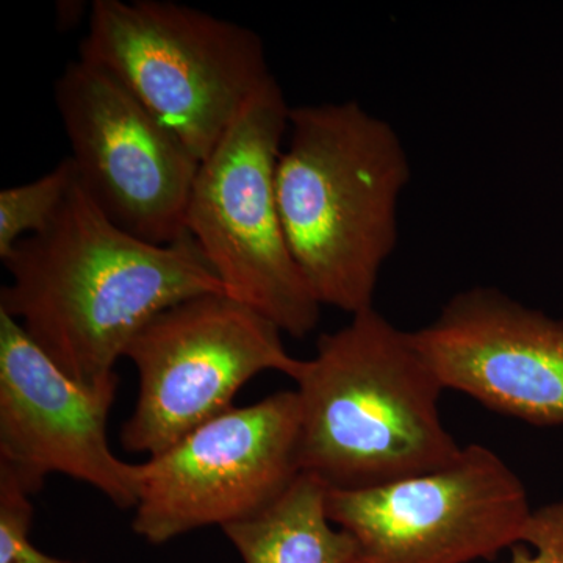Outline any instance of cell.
<instances>
[{
    "instance_id": "10",
    "label": "cell",
    "mask_w": 563,
    "mask_h": 563,
    "mask_svg": "<svg viewBox=\"0 0 563 563\" xmlns=\"http://www.w3.org/2000/svg\"><path fill=\"white\" fill-rule=\"evenodd\" d=\"M113 402L70 379L20 322L0 312V466L35 493L47 476L63 474L133 510L140 463L122 462L111 450Z\"/></svg>"
},
{
    "instance_id": "12",
    "label": "cell",
    "mask_w": 563,
    "mask_h": 563,
    "mask_svg": "<svg viewBox=\"0 0 563 563\" xmlns=\"http://www.w3.org/2000/svg\"><path fill=\"white\" fill-rule=\"evenodd\" d=\"M329 490L301 473L279 498L222 528L243 563H351L350 533L332 523Z\"/></svg>"
},
{
    "instance_id": "2",
    "label": "cell",
    "mask_w": 563,
    "mask_h": 563,
    "mask_svg": "<svg viewBox=\"0 0 563 563\" xmlns=\"http://www.w3.org/2000/svg\"><path fill=\"white\" fill-rule=\"evenodd\" d=\"M301 468L331 492H358L437 472L463 446L440 415L442 380L413 332L374 307L324 333L296 374Z\"/></svg>"
},
{
    "instance_id": "7",
    "label": "cell",
    "mask_w": 563,
    "mask_h": 563,
    "mask_svg": "<svg viewBox=\"0 0 563 563\" xmlns=\"http://www.w3.org/2000/svg\"><path fill=\"white\" fill-rule=\"evenodd\" d=\"M301 404L277 391L195 429L140 463L132 528L152 544L236 523L287 490L301 468Z\"/></svg>"
},
{
    "instance_id": "9",
    "label": "cell",
    "mask_w": 563,
    "mask_h": 563,
    "mask_svg": "<svg viewBox=\"0 0 563 563\" xmlns=\"http://www.w3.org/2000/svg\"><path fill=\"white\" fill-rule=\"evenodd\" d=\"M79 184L113 224L152 244L187 239L196 161L109 70L70 62L54 87Z\"/></svg>"
},
{
    "instance_id": "5",
    "label": "cell",
    "mask_w": 563,
    "mask_h": 563,
    "mask_svg": "<svg viewBox=\"0 0 563 563\" xmlns=\"http://www.w3.org/2000/svg\"><path fill=\"white\" fill-rule=\"evenodd\" d=\"M290 110L276 77L255 92L199 166L187 232L225 295L303 339L317 328L321 306L292 258L277 206Z\"/></svg>"
},
{
    "instance_id": "8",
    "label": "cell",
    "mask_w": 563,
    "mask_h": 563,
    "mask_svg": "<svg viewBox=\"0 0 563 563\" xmlns=\"http://www.w3.org/2000/svg\"><path fill=\"white\" fill-rule=\"evenodd\" d=\"M328 512L354 540L351 563H470L520 544L532 509L514 470L490 448L468 444L437 472L329 490Z\"/></svg>"
},
{
    "instance_id": "13",
    "label": "cell",
    "mask_w": 563,
    "mask_h": 563,
    "mask_svg": "<svg viewBox=\"0 0 563 563\" xmlns=\"http://www.w3.org/2000/svg\"><path fill=\"white\" fill-rule=\"evenodd\" d=\"M77 181L76 166L66 157L38 179L0 191V258L21 240L46 231Z\"/></svg>"
},
{
    "instance_id": "14",
    "label": "cell",
    "mask_w": 563,
    "mask_h": 563,
    "mask_svg": "<svg viewBox=\"0 0 563 563\" xmlns=\"http://www.w3.org/2000/svg\"><path fill=\"white\" fill-rule=\"evenodd\" d=\"M35 492L0 466V563H80L54 558L32 542Z\"/></svg>"
},
{
    "instance_id": "4",
    "label": "cell",
    "mask_w": 563,
    "mask_h": 563,
    "mask_svg": "<svg viewBox=\"0 0 563 563\" xmlns=\"http://www.w3.org/2000/svg\"><path fill=\"white\" fill-rule=\"evenodd\" d=\"M80 58L117 77L199 162L274 77L258 33L168 0H96Z\"/></svg>"
},
{
    "instance_id": "3",
    "label": "cell",
    "mask_w": 563,
    "mask_h": 563,
    "mask_svg": "<svg viewBox=\"0 0 563 563\" xmlns=\"http://www.w3.org/2000/svg\"><path fill=\"white\" fill-rule=\"evenodd\" d=\"M412 168L390 122L355 101L291 107L276 169L285 239L321 307H374L398 246L399 201Z\"/></svg>"
},
{
    "instance_id": "11",
    "label": "cell",
    "mask_w": 563,
    "mask_h": 563,
    "mask_svg": "<svg viewBox=\"0 0 563 563\" xmlns=\"http://www.w3.org/2000/svg\"><path fill=\"white\" fill-rule=\"evenodd\" d=\"M444 390L529 424H563V321L496 288L457 292L413 332Z\"/></svg>"
},
{
    "instance_id": "6",
    "label": "cell",
    "mask_w": 563,
    "mask_h": 563,
    "mask_svg": "<svg viewBox=\"0 0 563 563\" xmlns=\"http://www.w3.org/2000/svg\"><path fill=\"white\" fill-rule=\"evenodd\" d=\"M279 328L225 292L174 303L152 318L124 357L139 373L135 409L121 429L129 453H163L232 409L258 374L295 379L302 361L285 350Z\"/></svg>"
},
{
    "instance_id": "15",
    "label": "cell",
    "mask_w": 563,
    "mask_h": 563,
    "mask_svg": "<svg viewBox=\"0 0 563 563\" xmlns=\"http://www.w3.org/2000/svg\"><path fill=\"white\" fill-rule=\"evenodd\" d=\"M521 543L531 544L533 554L517 544L510 563H563V499L532 509Z\"/></svg>"
},
{
    "instance_id": "1",
    "label": "cell",
    "mask_w": 563,
    "mask_h": 563,
    "mask_svg": "<svg viewBox=\"0 0 563 563\" xmlns=\"http://www.w3.org/2000/svg\"><path fill=\"white\" fill-rule=\"evenodd\" d=\"M0 312L81 387L117 398V363L163 310L225 292L191 236L152 244L113 224L77 181L46 231L2 257Z\"/></svg>"
}]
</instances>
